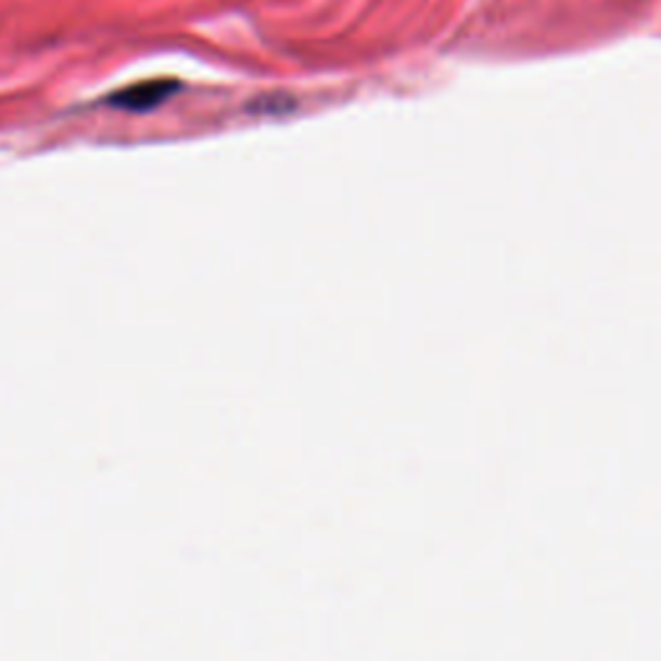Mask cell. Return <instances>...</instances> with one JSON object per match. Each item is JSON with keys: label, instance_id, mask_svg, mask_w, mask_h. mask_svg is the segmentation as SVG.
<instances>
[{"label": "cell", "instance_id": "6da1fadb", "mask_svg": "<svg viewBox=\"0 0 661 661\" xmlns=\"http://www.w3.org/2000/svg\"><path fill=\"white\" fill-rule=\"evenodd\" d=\"M176 88H179L176 80H148V84L129 86L125 91L114 93L112 104L129 109V112H148V109H155L168 97H174Z\"/></svg>", "mask_w": 661, "mask_h": 661}]
</instances>
